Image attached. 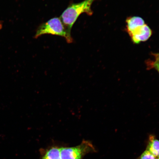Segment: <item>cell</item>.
Masks as SVG:
<instances>
[{"label":"cell","instance_id":"5","mask_svg":"<svg viewBox=\"0 0 159 159\" xmlns=\"http://www.w3.org/2000/svg\"><path fill=\"white\" fill-rule=\"evenodd\" d=\"M126 30L129 35L134 32L138 28L145 24L144 20L142 18L138 16L128 18L126 20Z\"/></svg>","mask_w":159,"mask_h":159},{"label":"cell","instance_id":"2","mask_svg":"<svg viewBox=\"0 0 159 159\" xmlns=\"http://www.w3.org/2000/svg\"><path fill=\"white\" fill-rule=\"evenodd\" d=\"M45 34L64 37L68 43H71L73 42L71 33L67 31L60 18H53L46 22L42 24L37 29L34 38L37 39Z\"/></svg>","mask_w":159,"mask_h":159},{"label":"cell","instance_id":"6","mask_svg":"<svg viewBox=\"0 0 159 159\" xmlns=\"http://www.w3.org/2000/svg\"><path fill=\"white\" fill-rule=\"evenodd\" d=\"M146 150L157 158L159 157V140L154 135L149 136L148 147Z\"/></svg>","mask_w":159,"mask_h":159},{"label":"cell","instance_id":"3","mask_svg":"<svg viewBox=\"0 0 159 159\" xmlns=\"http://www.w3.org/2000/svg\"><path fill=\"white\" fill-rule=\"evenodd\" d=\"M94 146L89 141L83 140L75 147L60 148L61 159H83L85 155L95 152Z\"/></svg>","mask_w":159,"mask_h":159},{"label":"cell","instance_id":"11","mask_svg":"<svg viewBox=\"0 0 159 159\" xmlns=\"http://www.w3.org/2000/svg\"><path fill=\"white\" fill-rule=\"evenodd\" d=\"M2 23L1 21H0V30L2 29Z\"/></svg>","mask_w":159,"mask_h":159},{"label":"cell","instance_id":"10","mask_svg":"<svg viewBox=\"0 0 159 159\" xmlns=\"http://www.w3.org/2000/svg\"><path fill=\"white\" fill-rule=\"evenodd\" d=\"M155 58L158 59H159V53H155V54H153Z\"/></svg>","mask_w":159,"mask_h":159},{"label":"cell","instance_id":"8","mask_svg":"<svg viewBox=\"0 0 159 159\" xmlns=\"http://www.w3.org/2000/svg\"><path fill=\"white\" fill-rule=\"evenodd\" d=\"M158 158L156 157L149 152L148 150H146L145 151L140 157L136 159H157Z\"/></svg>","mask_w":159,"mask_h":159},{"label":"cell","instance_id":"7","mask_svg":"<svg viewBox=\"0 0 159 159\" xmlns=\"http://www.w3.org/2000/svg\"><path fill=\"white\" fill-rule=\"evenodd\" d=\"M41 159H61L60 148L54 146L44 150Z\"/></svg>","mask_w":159,"mask_h":159},{"label":"cell","instance_id":"9","mask_svg":"<svg viewBox=\"0 0 159 159\" xmlns=\"http://www.w3.org/2000/svg\"><path fill=\"white\" fill-rule=\"evenodd\" d=\"M150 64L152 67L156 69L159 73V59L155 58V61H150Z\"/></svg>","mask_w":159,"mask_h":159},{"label":"cell","instance_id":"4","mask_svg":"<svg viewBox=\"0 0 159 159\" xmlns=\"http://www.w3.org/2000/svg\"><path fill=\"white\" fill-rule=\"evenodd\" d=\"M152 31L150 27L145 24L129 35L134 43L138 44L142 42L146 41L150 39Z\"/></svg>","mask_w":159,"mask_h":159},{"label":"cell","instance_id":"1","mask_svg":"<svg viewBox=\"0 0 159 159\" xmlns=\"http://www.w3.org/2000/svg\"><path fill=\"white\" fill-rule=\"evenodd\" d=\"M95 1L84 0L80 2L70 4L63 12L60 19L69 33H71L73 25L81 14L86 13L89 16L93 15L91 5Z\"/></svg>","mask_w":159,"mask_h":159},{"label":"cell","instance_id":"12","mask_svg":"<svg viewBox=\"0 0 159 159\" xmlns=\"http://www.w3.org/2000/svg\"><path fill=\"white\" fill-rule=\"evenodd\" d=\"M159 159V157L158 158V159Z\"/></svg>","mask_w":159,"mask_h":159}]
</instances>
